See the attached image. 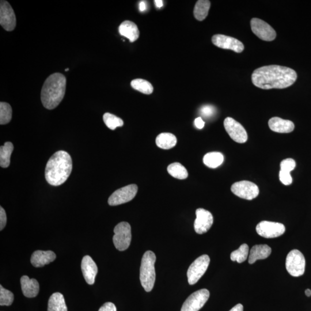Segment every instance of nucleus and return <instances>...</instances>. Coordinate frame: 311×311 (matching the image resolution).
I'll return each instance as SVG.
<instances>
[{
  "instance_id": "nucleus-35",
  "label": "nucleus",
  "mask_w": 311,
  "mask_h": 311,
  "mask_svg": "<svg viewBox=\"0 0 311 311\" xmlns=\"http://www.w3.org/2000/svg\"><path fill=\"white\" fill-rule=\"evenodd\" d=\"M280 180L286 186L290 185L292 183V178L290 174L280 170Z\"/></svg>"
},
{
  "instance_id": "nucleus-28",
  "label": "nucleus",
  "mask_w": 311,
  "mask_h": 311,
  "mask_svg": "<svg viewBox=\"0 0 311 311\" xmlns=\"http://www.w3.org/2000/svg\"><path fill=\"white\" fill-rule=\"evenodd\" d=\"M168 172L172 177L178 180H185L188 177V172L184 166L179 162H174L168 166Z\"/></svg>"
},
{
  "instance_id": "nucleus-30",
  "label": "nucleus",
  "mask_w": 311,
  "mask_h": 311,
  "mask_svg": "<svg viewBox=\"0 0 311 311\" xmlns=\"http://www.w3.org/2000/svg\"><path fill=\"white\" fill-rule=\"evenodd\" d=\"M249 254V246L246 244H242L236 251L230 254V260L236 261L238 263L244 262L248 259Z\"/></svg>"
},
{
  "instance_id": "nucleus-36",
  "label": "nucleus",
  "mask_w": 311,
  "mask_h": 311,
  "mask_svg": "<svg viewBox=\"0 0 311 311\" xmlns=\"http://www.w3.org/2000/svg\"><path fill=\"white\" fill-rule=\"evenodd\" d=\"M215 108L214 106L206 105L200 109V114L204 117H210L214 114Z\"/></svg>"
},
{
  "instance_id": "nucleus-17",
  "label": "nucleus",
  "mask_w": 311,
  "mask_h": 311,
  "mask_svg": "<svg viewBox=\"0 0 311 311\" xmlns=\"http://www.w3.org/2000/svg\"><path fill=\"white\" fill-rule=\"evenodd\" d=\"M82 270L87 284L89 285H93L96 282L98 270L97 265L92 258L88 256L83 257L82 262Z\"/></svg>"
},
{
  "instance_id": "nucleus-4",
  "label": "nucleus",
  "mask_w": 311,
  "mask_h": 311,
  "mask_svg": "<svg viewBox=\"0 0 311 311\" xmlns=\"http://www.w3.org/2000/svg\"><path fill=\"white\" fill-rule=\"evenodd\" d=\"M156 260V257L154 252L148 251L144 253L140 268V278L144 289L148 292L152 290L154 285Z\"/></svg>"
},
{
  "instance_id": "nucleus-39",
  "label": "nucleus",
  "mask_w": 311,
  "mask_h": 311,
  "mask_svg": "<svg viewBox=\"0 0 311 311\" xmlns=\"http://www.w3.org/2000/svg\"><path fill=\"white\" fill-rule=\"evenodd\" d=\"M194 124L196 126L199 128V130H202L204 126V122L202 119L201 118V117L197 118L195 120Z\"/></svg>"
},
{
  "instance_id": "nucleus-2",
  "label": "nucleus",
  "mask_w": 311,
  "mask_h": 311,
  "mask_svg": "<svg viewBox=\"0 0 311 311\" xmlns=\"http://www.w3.org/2000/svg\"><path fill=\"white\" fill-rule=\"evenodd\" d=\"M73 165L70 156L66 151L56 152L49 158L45 169L48 184L58 186L65 183L72 172Z\"/></svg>"
},
{
  "instance_id": "nucleus-15",
  "label": "nucleus",
  "mask_w": 311,
  "mask_h": 311,
  "mask_svg": "<svg viewBox=\"0 0 311 311\" xmlns=\"http://www.w3.org/2000/svg\"><path fill=\"white\" fill-rule=\"evenodd\" d=\"M212 42L218 48L228 49L240 53L244 50V46L242 42L233 37L217 34L212 38Z\"/></svg>"
},
{
  "instance_id": "nucleus-3",
  "label": "nucleus",
  "mask_w": 311,
  "mask_h": 311,
  "mask_svg": "<svg viewBox=\"0 0 311 311\" xmlns=\"http://www.w3.org/2000/svg\"><path fill=\"white\" fill-rule=\"evenodd\" d=\"M66 78L64 74L55 73L49 76L46 80L42 88V103L46 108H56L65 96Z\"/></svg>"
},
{
  "instance_id": "nucleus-40",
  "label": "nucleus",
  "mask_w": 311,
  "mask_h": 311,
  "mask_svg": "<svg viewBox=\"0 0 311 311\" xmlns=\"http://www.w3.org/2000/svg\"><path fill=\"white\" fill-rule=\"evenodd\" d=\"M230 311H244V306L241 304H238L233 307Z\"/></svg>"
},
{
  "instance_id": "nucleus-14",
  "label": "nucleus",
  "mask_w": 311,
  "mask_h": 311,
  "mask_svg": "<svg viewBox=\"0 0 311 311\" xmlns=\"http://www.w3.org/2000/svg\"><path fill=\"white\" fill-rule=\"evenodd\" d=\"M251 28L253 33L262 40L272 41L276 39V34L275 30L266 22L260 18H252Z\"/></svg>"
},
{
  "instance_id": "nucleus-9",
  "label": "nucleus",
  "mask_w": 311,
  "mask_h": 311,
  "mask_svg": "<svg viewBox=\"0 0 311 311\" xmlns=\"http://www.w3.org/2000/svg\"><path fill=\"white\" fill-rule=\"evenodd\" d=\"M231 191L240 198L252 200L258 196L260 190L258 186L249 181L236 182L231 186Z\"/></svg>"
},
{
  "instance_id": "nucleus-29",
  "label": "nucleus",
  "mask_w": 311,
  "mask_h": 311,
  "mask_svg": "<svg viewBox=\"0 0 311 311\" xmlns=\"http://www.w3.org/2000/svg\"><path fill=\"white\" fill-rule=\"evenodd\" d=\"M132 88L146 94H150L153 92L154 87L149 82L146 80L138 78L134 80L131 82Z\"/></svg>"
},
{
  "instance_id": "nucleus-8",
  "label": "nucleus",
  "mask_w": 311,
  "mask_h": 311,
  "mask_svg": "<svg viewBox=\"0 0 311 311\" xmlns=\"http://www.w3.org/2000/svg\"><path fill=\"white\" fill-rule=\"evenodd\" d=\"M138 192L136 184H130L117 190L109 197L108 203L110 206H117L130 202L136 196Z\"/></svg>"
},
{
  "instance_id": "nucleus-26",
  "label": "nucleus",
  "mask_w": 311,
  "mask_h": 311,
  "mask_svg": "<svg viewBox=\"0 0 311 311\" xmlns=\"http://www.w3.org/2000/svg\"><path fill=\"white\" fill-rule=\"evenodd\" d=\"M224 160L223 154L220 152H210L204 156L203 162L208 168H216L221 166Z\"/></svg>"
},
{
  "instance_id": "nucleus-5",
  "label": "nucleus",
  "mask_w": 311,
  "mask_h": 311,
  "mask_svg": "<svg viewBox=\"0 0 311 311\" xmlns=\"http://www.w3.org/2000/svg\"><path fill=\"white\" fill-rule=\"evenodd\" d=\"M114 244L119 251L123 252L130 246L132 240L131 226L127 222H121L115 227Z\"/></svg>"
},
{
  "instance_id": "nucleus-18",
  "label": "nucleus",
  "mask_w": 311,
  "mask_h": 311,
  "mask_svg": "<svg viewBox=\"0 0 311 311\" xmlns=\"http://www.w3.org/2000/svg\"><path fill=\"white\" fill-rule=\"evenodd\" d=\"M56 255L52 251H41L37 250L32 254L31 263L34 267L42 268L54 261Z\"/></svg>"
},
{
  "instance_id": "nucleus-10",
  "label": "nucleus",
  "mask_w": 311,
  "mask_h": 311,
  "mask_svg": "<svg viewBox=\"0 0 311 311\" xmlns=\"http://www.w3.org/2000/svg\"><path fill=\"white\" fill-rule=\"evenodd\" d=\"M210 296V292L206 289L195 292L184 302L181 311H198L206 304Z\"/></svg>"
},
{
  "instance_id": "nucleus-13",
  "label": "nucleus",
  "mask_w": 311,
  "mask_h": 311,
  "mask_svg": "<svg viewBox=\"0 0 311 311\" xmlns=\"http://www.w3.org/2000/svg\"><path fill=\"white\" fill-rule=\"evenodd\" d=\"M0 24L7 32H12L16 26L14 10L10 3L4 0L0 2Z\"/></svg>"
},
{
  "instance_id": "nucleus-33",
  "label": "nucleus",
  "mask_w": 311,
  "mask_h": 311,
  "mask_svg": "<svg viewBox=\"0 0 311 311\" xmlns=\"http://www.w3.org/2000/svg\"><path fill=\"white\" fill-rule=\"evenodd\" d=\"M14 300V295L10 291L5 289L0 286V306H10L12 305Z\"/></svg>"
},
{
  "instance_id": "nucleus-27",
  "label": "nucleus",
  "mask_w": 311,
  "mask_h": 311,
  "mask_svg": "<svg viewBox=\"0 0 311 311\" xmlns=\"http://www.w3.org/2000/svg\"><path fill=\"white\" fill-rule=\"evenodd\" d=\"M210 5V2L208 0H199L196 2L194 10V15L196 20L202 21L207 17Z\"/></svg>"
},
{
  "instance_id": "nucleus-24",
  "label": "nucleus",
  "mask_w": 311,
  "mask_h": 311,
  "mask_svg": "<svg viewBox=\"0 0 311 311\" xmlns=\"http://www.w3.org/2000/svg\"><path fill=\"white\" fill-rule=\"evenodd\" d=\"M156 143L158 147L163 150H170L176 146L177 139L175 136L170 132H163L159 134Z\"/></svg>"
},
{
  "instance_id": "nucleus-32",
  "label": "nucleus",
  "mask_w": 311,
  "mask_h": 311,
  "mask_svg": "<svg viewBox=\"0 0 311 311\" xmlns=\"http://www.w3.org/2000/svg\"><path fill=\"white\" fill-rule=\"evenodd\" d=\"M104 121L106 126L112 130L118 127H122L124 124L123 120L120 118L108 112L104 114Z\"/></svg>"
},
{
  "instance_id": "nucleus-38",
  "label": "nucleus",
  "mask_w": 311,
  "mask_h": 311,
  "mask_svg": "<svg viewBox=\"0 0 311 311\" xmlns=\"http://www.w3.org/2000/svg\"><path fill=\"white\" fill-rule=\"evenodd\" d=\"M98 311H116V308L113 303L108 302L102 306Z\"/></svg>"
},
{
  "instance_id": "nucleus-23",
  "label": "nucleus",
  "mask_w": 311,
  "mask_h": 311,
  "mask_svg": "<svg viewBox=\"0 0 311 311\" xmlns=\"http://www.w3.org/2000/svg\"><path fill=\"white\" fill-rule=\"evenodd\" d=\"M48 311H68L64 296L58 292L53 294L48 302Z\"/></svg>"
},
{
  "instance_id": "nucleus-21",
  "label": "nucleus",
  "mask_w": 311,
  "mask_h": 311,
  "mask_svg": "<svg viewBox=\"0 0 311 311\" xmlns=\"http://www.w3.org/2000/svg\"><path fill=\"white\" fill-rule=\"evenodd\" d=\"M119 32L121 36L127 38L130 42H134L138 39L140 32L138 26L134 22L126 20L119 26Z\"/></svg>"
},
{
  "instance_id": "nucleus-20",
  "label": "nucleus",
  "mask_w": 311,
  "mask_h": 311,
  "mask_svg": "<svg viewBox=\"0 0 311 311\" xmlns=\"http://www.w3.org/2000/svg\"><path fill=\"white\" fill-rule=\"evenodd\" d=\"M22 294L24 296L33 298L36 296L40 292V284L37 280L30 279L28 276H24L20 279Z\"/></svg>"
},
{
  "instance_id": "nucleus-16",
  "label": "nucleus",
  "mask_w": 311,
  "mask_h": 311,
  "mask_svg": "<svg viewBox=\"0 0 311 311\" xmlns=\"http://www.w3.org/2000/svg\"><path fill=\"white\" fill-rule=\"evenodd\" d=\"M196 218L194 222V230L196 233L202 234L210 229L214 223V217L210 212L200 208L196 212Z\"/></svg>"
},
{
  "instance_id": "nucleus-19",
  "label": "nucleus",
  "mask_w": 311,
  "mask_h": 311,
  "mask_svg": "<svg viewBox=\"0 0 311 311\" xmlns=\"http://www.w3.org/2000/svg\"><path fill=\"white\" fill-rule=\"evenodd\" d=\"M270 130L280 134H289L294 130V124L292 121L285 120L279 117H273L268 121Z\"/></svg>"
},
{
  "instance_id": "nucleus-12",
  "label": "nucleus",
  "mask_w": 311,
  "mask_h": 311,
  "mask_svg": "<svg viewBox=\"0 0 311 311\" xmlns=\"http://www.w3.org/2000/svg\"><path fill=\"white\" fill-rule=\"evenodd\" d=\"M225 130L234 142L242 144L248 141V135L245 128L232 118L227 117L224 122Z\"/></svg>"
},
{
  "instance_id": "nucleus-31",
  "label": "nucleus",
  "mask_w": 311,
  "mask_h": 311,
  "mask_svg": "<svg viewBox=\"0 0 311 311\" xmlns=\"http://www.w3.org/2000/svg\"><path fill=\"white\" fill-rule=\"evenodd\" d=\"M12 109L9 104L2 102L0 103V124H9L12 120Z\"/></svg>"
},
{
  "instance_id": "nucleus-37",
  "label": "nucleus",
  "mask_w": 311,
  "mask_h": 311,
  "mask_svg": "<svg viewBox=\"0 0 311 311\" xmlns=\"http://www.w3.org/2000/svg\"><path fill=\"white\" fill-rule=\"evenodd\" d=\"M6 211L2 206L0 207V230L4 228L6 224Z\"/></svg>"
},
{
  "instance_id": "nucleus-1",
  "label": "nucleus",
  "mask_w": 311,
  "mask_h": 311,
  "mask_svg": "<svg viewBox=\"0 0 311 311\" xmlns=\"http://www.w3.org/2000/svg\"><path fill=\"white\" fill-rule=\"evenodd\" d=\"M297 78L296 72L290 68L269 66L254 70L252 82L258 88L263 90L284 89L293 85Z\"/></svg>"
},
{
  "instance_id": "nucleus-22",
  "label": "nucleus",
  "mask_w": 311,
  "mask_h": 311,
  "mask_svg": "<svg viewBox=\"0 0 311 311\" xmlns=\"http://www.w3.org/2000/svg\"><path fill=\"white\" fill-rule=\"evenodd\" d=\"M272 248L266 244L256 245L252 246L249 254L248 263L253 264L258 260L266 259L270 256Z\"/></svg>"
},
{
  "instance_id": "nucleus-42",
  "label": "nucleus",
  "mask_w": 311,
  "mask_h": 311,
  "mask_svg": "<svg viewBox=\"0 0 311 311\" xmlns=\"http://www.w3.org/2000/svg\"><path fill=\"white\" fill-rule=\"evenodd\" d=\"M154 2L156 6L158 8H160L163 6V2L162 0H156V1H154Z\"/></svg>"
},
{
  "instance_id": "nucleus-41",
  "label": "nucleus",
  "mask_w": 311,
  "mask_h": 311,
  "mask_svg": "<svg viewBox=\"0 0 311 311\" xmlns=\"http://www.w3.org/2000/svg\"><path fill=\"white\" fill-rule=\"evenodd\" d=\"M139 9L142 12H144L146 10V4L145 2H140L139 4Z\"/></svg>"
},
{
  "instance_id": "nucleus-44",
  "label": "nucleus",
  "mask_w": 311,
  "mask_h": 311,
  "mask_svg": "<svg viewBox=\"0 0 311 311\" xmlns=\"http://www.w3.org/2000/svg\"><path fill=\"white\" fill-rule=\"evenodd\" d=\"M68 70H69V69H68H68L66 70V71H68Z\"/></svg>"
},
{
  "instance_id": "nucleus-34",
  "label": "nucleus",
  "mask_w": 311,
  "mask_h": 311,
  "mask_svg": "<svg viewBox=\"0 0 311 311\" xmlns=\"http://www.w3.org/2000/svg\"><path fill=\"white\" fill-rule=\"evenodd\" d=\"M296 162L292 158H286L280 162V170L290 173L296 168Z\"/></svg>"
},
{
  "instance_id": "nucleus-43",
  "label": "nucleus",
  "mask_w": 311,
  "mask_h": 311,
  "mask_svg": "<svg viewBox=\"0 0 311 311\" xmlns=\"http://www.w3.org/2000/svg\"><path fill=\"white\" fill-rule=\"evenodd\" d=\"M305 294L307 297L311 296V290H306L305 292Z\"/></svg>"
},
{
  "instance_id": "nucleus-7",
  "label": "nucleus",
  "mask_w": 311,
  "mask_h": 311,
  "mask_svg": "<svg viewBox=\"0 0 311 311\" xmlns=\"http://www.w3.org/2000/svg\"><path fill=\"white\" fill-rule=\"evenodd\" d=\"M210 264V258L203 255L196 260L190 266L188 272V282L190 285H194L206 273Z\"/></svg>"
},
{
  "instance_id": "nucleus-11",
  "label": "nucleus",
  "mask_w": 311,
  "mask_h": 311,
  "mask_svg": "<svg viewBox=\"0 0 311 311\" xmlns=\"http://www.w3.org/2000/svg\"><path fill=\"white\" fill-rule=\"evenodd\" d=\"M258 234L260 236L272 238L282 236L286 232V226L282 223L263 221L256 227Z\"/></svg>"
},
{
  "instance_id": "nucleus-6",
  "label": "nucleus",
  "mask_w": 311,
  "mask_h": 311,
  "mask_svg": "<svg viewBox=\"0 0 311 311\" xmlns=\"http://www.w3.org/2000/svg\"><path fill=\"white\" fill-rule=\"evenodd\" d=\"M305 268V258L299 250H292L288 254L286 259V268L292 276L298 278L304 274Z\"/></svg>"
},
{
  "instance_id": "nucleus-25",
  "label": "nucleus",
  "mask_w": 311,
  "mask_h": 311,
  "mask_svg": "<svg viewBox=\"0 0 311 311\" xmlns=\"http://www.w3.org/2000/svg\"><path fill=\"white\" fill-rule=\"evenodd\" d=\"M13 150L14 145L10 142H6L4 145L0 147V166L2 168H6L10 166Z\"/></svg>"
}]
</instances>
